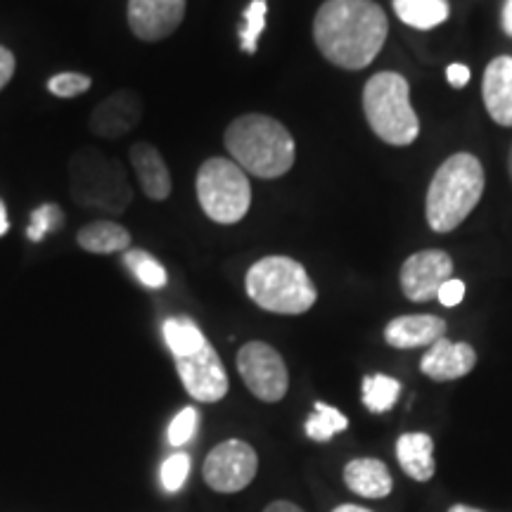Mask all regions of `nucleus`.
Returning a JSON list of instances; mask_svg holds the SVG:
<instances>
[{
  "instance_id": "obj_3",
  "label": "nucleus",
  "mask_w": 512,
  "mask_h": 512,
  "mask_svg": "<svg viewBox=\"0 0 512 512\" xmlns=\"http://www.w3.org/2000/svg\"><path fill=\"white\" fill-rule=\"evenodd\" d=\"M482 162L470 152L451 155L434 174L427 190L425 214L434 233H451L463 223L484 195Z\"/></svg>"
},
{
  "instance_id": "obj_8",
  "label": "nucleus",
  "mask_w": 512,
  "mask_h": 512,
  "mask_svg": "<svg viewBox=\"0 0 512 512\" xmlns=\"http://www.w3.org/2000/svg\"><path fill=\"white\" fill-rule=\"evenodd\" d=\"M259 456L247 441L226 439L209 451L204 460V482L216 494H238L254 482Z\"/></svg>"
},
{
  "instance_id": "obj_28",
  "label": "nucleus",
  "mask_w": 512,
  "mask_h": 512,
  "mask_svg": "<svg viewBox=\"0 0 512 512\" xmlns=\"http://www.w3.org/2000/svg\"><path fill=\"white\" fill-rule=\"evenodd\" d=\"M190 456L188 453H174V456H169L162 463V484L164 489L169 491V494H176V491L183 489L185 479L190 477Z\"/></svg>"
},
{
  "instance_id": "obj_7",
  "label": "nucleus",
  "mask_w": 512,
  "mask_h": 512,
  "mask_svg": "<svg viewBox=\"0 0 512 512\" xmlns=\"http://www.w3.org/2000/svg\"><path fill=\"white\" fill-rule=\"evenodd\" d=\"M197 200L204 214L221 226H233L247 216L252 185L233 159H207L197 171Z\"/></svg>"
},
{
  "instance_id": "obj_16",
  "label": "nucleus",
  "mask_w": 512,
  "mask_h": 512,
  "mask_svg": "<svg viewBox=\"0 0 512 512\" xmlns=\"http://www.w3.org/2000/svg\"><path fill=\"white\" fill-rule=\"evenodd\" d=\"M482 98L486 112L498 126H512V57L501 55L489 62L482 81Z\"/></svg>"
},
{
  "instance_id": "obj_24",
  "label": "nucleus",
  "mask_w": 512,
  "mask_h": 512,
  "mask_svg": "<svg viewBox=\"0 0 512 512\" xmlns=\"http://www.w3.org/2000/svg\"><path fill=\"white\" fill-rule=\"evenodd\" d=\"M347 427H349L347 415L337 411L335 406H328V403L318 401L316 406H313V415L306 420L304 432L309 439L318 441V444H325V441H330L335 434L347 430Z\"/></svg>"
},
{
  "instance_id": "obj_23",
  "label": "nucleus",
  "mask_w": 512,
  "mask_h": 512,
  "mask_svg": "<svg viewBox=\"0 0 512 512\" xmlns=\"http://www.w3.org/2000/svg\"><path fill=\"white\" fill-rule=\"evenodd\" d=\"M399 394H401V382L396 380V377H389L382 373L363 377L361 399H363V406H366L370 413L392 411L396 401H399Z\"/></svg>"
},
{
  "instance_id": "obj_5",
  "label": "nucleus",
  "mask_w": 512,
  "mask_h": 512,
  "mask_svg": "<svg viewBox=\"0 0 512 512\" xmlns=\"http://www.w3.org/2000/svg\"><path fill=\"white\" fill-rule=\"evenodd\" d=\"M69 183L74 202L83 209L119 216L133 202L128 174L119 159L102 155L95 147H83L69 162Z\"/></svg>"
},
{
  "instance_id": "obj_1",
  "label": "nucleus",
  "mask_w": 512,
  "mask_h": 512,
  "mask_svg": "<svg viewBox=\"0 0 512 512\" xmlns=\"http://www.w3.org/2000/svg\"><path fill=\"white\" fill-rule=\"evenodd\" d=\"M389 22L373 0H325L313 19V41L335 67H368L387 41Z\"/></svg>"
},
{
  "instance_id": "obj_32",
  "label": "nucleus",
  "mask_w": 512,
  "mask_h": 512,
  "mask_svg": "<svg viewBox=\"0 0 512 512\" xmlns=\"http://www.w3.org/2000/svg\"><path fill=\"white\" fill-rule=\"evenodd\" d=\"M12 74H15V55H12L8 48L0 46V91L8 86Z\"/></svg>"
},
{
  "instance_id": "obj_36",
  "label": "nucleus",
  "mask_w": 512,
  "mask_h": 512,
  "mask_svg": "<svg viewBox=\"0 0 512 512\" xmlns=\"http://www.w3.org/2000/svg\"><path fill=\"white\" fill-rule=\"evenodd\" d=\"M10 228V221H8V209H5L3 200H0V238H3L5 233H8Z\"/></svg>"
},
{
  "instance_id": "obj_26",
  "label": "nucleus",
  "mask_w": 512,
  "mask_h": 512,
  "mask_svg": "<svg viewBox=\"0 0 512 512\" xmlns=\"http://www.w3.org/2000/svg\"><path fill=\"white\" fill-rule=\"evenodd\" d=\"M266 12V0H252L245 10V24H242L240 29V46L249 55L256 53V43H259L261 31L266 29Z\"/></svg>"
},
{
  "instance_id": "obj_6",
  "label": "nucleus",
  "mask_w": 512,
  "mask_h": 512,
  "mask_svg": "<svg viewBox=\"0 0 512 512\" xmlns=\"http://www.w3.org/2000/svg\"><path fill=\"white\" fill-rule=\"evenodd\" d=\"M363 112L375 136L387 145L406 147L420 136L418 114L411 107V88L401 74L370 76L363 88Z\"/></svg>"
},
{
  "instance_id": "obj_29",
  "label": "nucleus",
  "mask_w": 512,
  "mask_h": 512,
  "mask_svg": "<svg viewBox=\"0 0 512 512\" xmlns=\"http://www.w3.org/2000/svg\"><path fill=\"white\" fill-rule=\"evenodd\" d=\"M197 425H200V413H197L192 406L183 408V411L178 413L169 425V444L176 448L188 444V441L195 437Z\"/></svg>"
},
{
  "instance_id": "obj_35",
  "label": "nucleus",
  "mask_w": 512,
  "mask_h": 512,
  "mask_svg": "<svg viewBox=\"0 0 512 512\" xmlns=\"http://www.w3.org/2000/svg\"><path fill=\"white\" fill-rule=\"evenodd\" d=\"M501 22H503V31H505V34L512 36V0H505Z\"/></svg>"
},
{
  "instance_id": "obj_37",
  "label": "nucleus",
  "mask_w": 512,
  "mask_h": 512,
  "mask_svg": "<svg viewBox=\"0 0 512 512\" xmlns=\"http://www.w3.org/2000/svg\"><path fill=\"white\" fill-rule=\"evenodd\" d=\"M332 512H375V510L363 508V505H354V503H342V505H337Z\"/></svg>"
},
{
  "instance_id": "obj_12",
  "label": "nucleus",
  "mask_w": 512,
  "mask_h": 512,
  "mask_svg": "<svg viewBox=\"0 0 512 512\" xmlns=\"http://www.w3.org/2000/svg\"><path fill=\"white\" fill-rule=\"evenodd\" d=\"M185 0H128V24L140 41H162L181 27Z\"/></svg>"
},
{
  "instance_id": "obj_18",
  "label": "nucleus",
  "mask_w": 512,
  "mask_h": 512,
  "mask_svg": "<svg viewBox=\"0 0 512 512\" xmlns=\"http://www.w3.org/2000/svg\"><path fill=\"white\" fill-rule=\"evenodd\" d=\"M344 484L351 494L380 501L387 498L394 489V479L389 467L377 458H354L344 467Z\"/></svg>"
},
{
  "instance_id": "obj_10",
  "label": "nucleus",
  "mask_w": 512,
  "mask_h": 512,
  "mask_svg": "<svg viewBox=\"0 0 512 512\" xmlns=\"http://www.w3.org/2000/svg\"><path fill=\"white\" fill-rule=\"evenodd\" d=\"M176 370L185 392L195 401L216 403L228 394V373L223 368L221 356L209 342L197 354L176 358Z\"/></svg>"
},
{
  "instance_id": "obj_25",
  "label": "nucleus",
  "mask_w": 512,
  "mask_h": 512,
  "mask_svg": "<svg viewBox=\"0 0 512 512\" xmlns=\"http://www.w3.org/2000/svg\"><path fill=\"white\" fill-rule=\"evenodd\" d=\"M124 264L128 271L136 275L138 283L150 287V290H162L169 283V275H166L164 266L159 264L155 256L143 252V249H126Z\"/></svg>"
},
{
  "instance_id": "obj_21",
  "label": "nucleus",
  "mask_w": 512,
  "mask_h": 512,
  "mask_svg": "<svg viewBox=\"0 0 512 512\" xmlns=\"http://www.w3.org/2000/svg\"><path fill=\"white\" fill-rule=\"evenodd\" d=\"M394 12L413 29H434L448 19V0H394Z\"/></svg>"
},
{
  "instance_id": "obj_9",
  "label": "nucleus",
  "mask_w": 512,
  "mask_h": 512,
  "mask_svg": "<svg viewBox=\"0 0 512 512\" xmlns=\"http://www.w3.org/2000/svg\"><path fill=\"white\" fill-rule=\"evenodd\" d=\"M238 373L259 401L278 403L290 389L285 358L266 342H247L238 351Z\"/></svg>"
},
{
  "instance_id": "obj_11",
  "label": "nucleus",
  "mask_w": 512,
  "mask_h": 512,
  "mask_svg": "<svg viewBox=\"0 0 512 512\" xmlns=\"http://www.w3.org/2000/svg\"><path fill=\"white\" fill-rule=\"evenodd\" d=\"M453 278V259L441 249H425L408 256L401 266L399 283L411 302L437 299L439 287Z\"/></svg>"
},
{
  "instance_id": "obj_30",
  "label": "nucleus",
  "mask_w": 512,
  "mask_h": 512,
  "mask_svg": "<svg viewBox=\"0 0 512 512\" xmlns=\"http://www.w3.org/2000/svg\"><path fill=\"white\" fill-rule=\"evenodd\" d=\"M91 88V76L79 72H64L57 74L48 81V91L57 95V98H76Z\"/></svg>"
},
{
  "instance_id": "obj_27",
  "label": "nucleus",
  "mask_w": 512,
  "mask_h": 512,
  "mask_svg": "<svg viewBox=\"0 0 512 512\" xmlns=\"http://www.w3.org/2000/svg\"><path fill=\"white\" fill-rule=\"evenodd\" d=\"M64 226V214L57 204H41L34 214H31V223L27 228V238L31 242H41L48 233H55Z\"/></svg>"
},
{
  "instance_id": "obj_17",
  "label": "nucleus",
  "mask_w": 512,
  "mask_h": 512,
  "mask_svg": "<svg viewBox=\"0 0 512 512\" xmlns=\"http://www.w3.org/2000/svg\"><path fill=\"white\" fill-rule=\"evenodd\" d=\"M128 157H131L133 171H136L145 195L155 202H164L171 195V174L157 147L150 143H136Z\"/></svg>"
},
{
  "instance_id": "obj_14",
  "label": "nucleus",
  "mask_w": 512,
  "mask_h": 512,
  "mask_svg": "<svg viewBox=\"0 0 512 512\" xmlns=\"http://www.w3.org/2000/svg\"><path fill=\"white\" fill-rule=\"evenodd\" d=\"M475 366L477 351L467 342H451L446 337L437 339L420 361L422 375H427L434 382L460 380V377L472 373Z\"/></svg>"
},
{
  "instance_id": "obj_22",
  "label": "nucleus",
  "mask_w": 512,
  "mask_h": 512,
  "mask_svg": "<svg viewBox=\"0 0 512 512\" xmlns=\"http://www.w3.org/2000/svg\"><path fill=\"white\" fill-rule=\"evenodd\" d=\"M164 332V342L169 347L174 358H183V356H192L197 354L204 344H207V337L202 335L200 325L190 318H169L164 320L162 325Z\"/></svg>"
},
{
  "instance_id": "obj_2",
  "label": "nucleus",
  "mask_w": 512,
  "mask_h": 512,
  "mask_svg": "<svg viewBox=\"0 0 512 512\" xmlns=\"http://www.w3.org/2000/svg\"><path fill=\"white\" fill-rule=\"evenodd\" d=\"M226 150L245 174L256 178H280L294 166V138L278 119L266 114H245L226 128Z\"/></svg>"
},
{
  "instance_id": "obj_15",
  "label": "nucleus",
  "mask_w": 512,
  "mask_h": 512,
  "mask_svg": "<svg viewBox=\"0 0 512 512\" xmlns=\"http://www.w3.org/2000/svg\"><path fill=\"white\" fill-rule=\"evenodd\" d=\"M441 337H446V320L430 316V313L399 316L389 320L387 328H384V342L394 349L432 347Z\"/></svg>"
},
{
  "instance_id": "obj_20",
  "label": "nucleus",
  "mask_w": 512,
  "mask_h": 512,
  "mask_svg": "<svg viewBox=\"0 0 512 512\" xmlns=\"http://www.w3.org/2000/svg\"><path fill=\"white\" fill-rule=\"evenodd\" d=\"M81 249L91 254L126 252L131 247V233L114 221H93L83 226L76 235Z\"/></svg>"
},
{
  "instance_id": "obj_13",
  "label": "nucleus",
  "mask_w": 512,
  "mask_h": 512,
  "mask_svg": "<svg viewBox=\"0 0 512 512\" xmlns=\"http://www.w3.org/2000/svg\"><path fill=\"white\" fill-rule=\"evenodd\" d=\"M143 117V102H140L136 91H117L110 98H105L95 107L91 114V131L95 136L117 140L124 138L138 126Z\"/></svg>"
},
{
  "instance_id": "obj_31",
  "label": "nucleus",
  "mask_w": 512,
  "mask_h": 512,
  "mask_svg": "<svg viewBox=\"0 0 512 512\" xmlns=\"http://www.w3.org/2000/svg\"><path fill=\"white\" fill-rule=\"evenodd\" d=\"M463 297H465V283H463V280H456V278L446 280V283L439 287V294H437L439 304L448 306V309L458 306L460 302H463Z\"/></svg>"
},
{
  "instance_id": "obj_33",
  "label": "nucleus",
  "mask_w": 512,
  "mask_h": 512,
  "mask_svg": "<svg viewBox=\"0 0 512 512\" xmlns=\"http://www.w3.org/2000/svg\"><path fill=\"white\" fill-rule=\"evenodd\" d=\"M446 79L451 86L463 88L467 86V81H470V69H467L465 64H451V67L446 69Z\"/></svg>"
},
{
  "instance_id": "obj_4",
  "label": "nucleus",
  "mask_w": 512,
  "mask_h": 512,
  "mask_svg": "<svg viewBox=\"0 0 512 512\" xmlns=\"http://www.w3.org/2000/svg\"><path fill=\"white\" fill-rule=\"evenodd\" d=\"M247 297L259 309L299 316L316 304L318 292L306 268L290 256H264L247 271Z\"/></svg>"
},
{
  "instance_id": "obj_39",
  "label": "nucleus",
  "mask_w": 512,
  "mask_h": 512,
  "mask_svg": "<svg viewBox=\"0 0 512 512\" xmlns=\"http://www.w3.org/2000/svg\"><path fill=\"white\" fill-rule=\"evenodd\" d=\"M508 171H510V181H512V147H510V155H508Z\"/></svg>"
},
{
  "instance_id": "obj_38",
  "label": "nucleus",
  "mask_w": 512,
  "mask_h": 512,
  "mask_svg": "<svg viewBox=\"0 0 512 512\" xmlns=\"http://www.w3.org/2000/svg\"><path fill=\"white\" fill-rule=\"evenodd\" d=\"M448 512H486L482 508H472V505H465V503H456L448 508Z\"/></svg>"
},
{
  "instance_id": "obj_19",
  "label": "nucleus",
  "mask_w": 512,
  "mask_h": 512,
  "mask_svg": "<svg viewBox=\"0 0 512 512\" xmlns=\"http://www.w3.org/2000/svg\"><path fill=\"white\" fill-rule=\"evenodd\" d=\"M396 460L401 470L415 482H430L437 472L434 463V439L425 432H406L396 441Z\"/></svg>"
},
{
  "instance_id": "obj_34",
  "label": "nucleus",
  "mask_w": 512,
  "mask_h": 512,
  "mask_svg": "<svg viewBox=\"0 0 512 512\" xmlns=\"http://www.w3.org/2000/svg\"><path fill=\"white\" fill-rule=\"evenodd\" d=\"M264 512H304V510L290 501H273L271 505H266Z\"/></svg>"
}]
</instances>
